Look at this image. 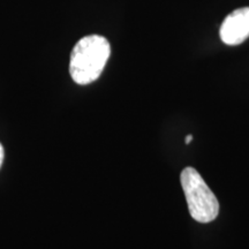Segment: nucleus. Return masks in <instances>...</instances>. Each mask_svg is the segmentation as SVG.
Returning <instances> with one entry per match:
<instances>
[{"instance_id": "1", "label": "nucleus", "mask_w": 249, "mask_h": 249, "mask_svg": "<svg viewBox=\"0 0 249 249\" xmlns=\"http://www.w3.org/2000/svg\"><path fill=\"white\" fill-rule=\"evenodd\" d=\"M110 54L111 46L105 37L89 35L81 38L71 53V79L81 86L92 83L101 76Z\"/></svg>"}, {"instance_id": "2", "label": "nucleus", "mask_w": 249, "mask_h": 249, "mask_svg": "<svg viewBox=\"0 0 249 249\" xmlns=\"http://www.w3.org/2000/svg\"><path fill=\"white\" fill-rule=\"evenodd\" d=\"M188 210L192 218L198 223H210L219 213V202L201 174L194 167H186L180 176Z\"/></svg>"}, {"instance_id": "3", "label": "nucleus", "mask_w": 249, "mask_h": 249, "mask_svg": "<svg viewBox=\"0 0 249 249\" xmlns=\"http://www.w3.org/2000/svg\"><path fill=\"white\" fill-rule=\"evenodd\" d=\"M220 39L226 45H239L249 37V7L233 11L223 21L219 30Z\"/></svg>"}, {"instance_id": "4", "label": "nucleus", "mask_w": 249, "mask_h": 249, "mask_svg": "<svg viewBox=\"0 0 249 249\" xmlns=\"http://www.w3.org/2000/svg\"><path fill=\"white\" fill-rule=\"evenodd\" d=\"M2 161H4V148H2V144L0 143V167H1Z\"/></svg>"}, {"instance_id": "5", "label": "nucleus", "mask_w": 249, "mask_h": 249, "mask_svg": "<svg viewBox=\"0 0 249 249\" xmlns=\"http://www.w3.org/2000/svg\"><path fill=\"white\" fill-rule=\"evenodd\" d=\"M192 140H193V135H188L185 140V143H186V144H189V143L192 142Z\"/></svg>"}]
</instances>
